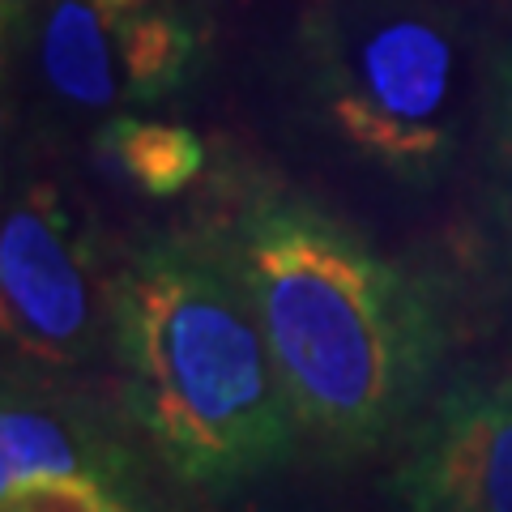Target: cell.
Wrapping results in <instances>:
<instances>
[{
	"instance_id": "1",
	"label": "cell",
	"mask_w": 512,
	"mask_h": 512,
	"mask_svg": "<svg viewBox=\"0 0 512 512\" xmlns=\"http://www.w3.org/2000/svg\"><path fill=\"white\" fill-rule=\"evenodd\" d=\"M303 436L372 453L427 406L444 363V303L308 197H256L227 235Z\"/></svg>"
},
{
	"instance_id": "2",
	"label": "cell",
	"mask_w": 512,
	"mask_h": 512,
	"mask_svg": "<svg viewBox=\"0 0 512 512\" xmlns=\"http://www.w3.org/2000/svg\"><path fill=\"white\" fill-rule=\"evenodd\" d=\"M124 406L188 487L231 491L286 466L303 423L222 244L158 235L107 286Z\"/></svg>"
},
{
	"instance_id": "3",
	"label": "cell",
	"mask_w": 512,
	"mask_h": 512,
	"mask_svg": "<svg viewBox=\"0 0 512 512\" xmlns=\"http://www.w3.org/2000/svg\"><path fill=\"white\" fill-rule=\"evenodd\" d=\"M461 35L419 0H376L316 39L312 82L325 124L406 184L448 167L461 111Z\"/></svg>"
},
{
	"instance_id": "4",
	"label": "cell",
	"mask_w": 512,
	"mask_h": 512,
	"mask_svg": "<svg viewBox=\"0 0 512 512\" xmlns=\"http://www.w3.org/2000/svg\"><path fill=\"white\" fill-rule=\"evenodd\" d=\"M384 487L397 512H512V376L470 367L431 393Z\"/></svg>"
},
{
	"instance_id": "5",
	"label": "cell",
	"mask_w": 512,
	"mask_h": 512,
	"mask_svg": "<svg viewBox=\"0 0 512 512\" xmlns=\"http://www.w3.org/2000/svg\"><path fill=\"white\" fill-rule=\"evenodd\" d=\"M0 325L22 359L43 367L77 363L99 338L82 244L52 192H26L0 227Z\"/></svg>"
},
{
	"instance_id": "6",
	"label": "cell",
	"mask_w": 512,
	"mask_h": 512,
	"mask_svg": "<svg viewBox=\"0 0 512 512\" xmlns=\"http://www.w3.org/2000/svg\"><path fill=\"white\" fill-rule=\"evenodd\" d=\"M128 457L82 410L9 384L0 410V491L35 478H107L124 487Z\"/></svg>"
},
{
	"instance_id": "7",
	"label": "cell",
	"mask_w": 512,
	"mask_h": 512,
	"mask_svg": "<svg viewBox=\"0 0 512 512\" xmlns=\"http://www.w3.org/2000/svg\"><path fill=\"white\" fill-rule=\"evenodd\" d=\"M39 52L47 86L64 103L111 107L124 90V82H116V22L90 0H56L47 9Z\"/></svg>"
},
{
	"instance_id": "8",
	"label": "cell",
	"mask_w": 512,
	"mask_h": 512,
	"mask_svg": "<svg viewBox=\"0 0 512 512\" xmlns=\"http://www.w3.org/2000/svg\"><path fill=\"white\" fill-rule=\"evenodd\" d=\"M103 150L116 158L120 171L137 188H146L150 197H175L180 188L197 180L201 163H205L197 133H188L180 124L133 120V116H120L107 124Z\"/></svg>"
},
{
	"instance_id": "9",
	"label": "cell",
	"mask_w": 512,
	"mask_h": 512,
	"mask_svg": "<svg viewBox=\"0 0 512 512\" xmlns=\"http://www.w3.org/2000/svg\"><path fill=\"white\" fill-rule=\"evenodd\" d=\"M120 73L133 99H158L184 82L192 60V30L171 13H146V18L116 22Z\"/></svg>"
},
{
	"instance_id": "10",
	"label": "cell",
	"mask_w": 512,
	"mask_h": 512,
	"mask_svg": "<svg viewBox=\"0 0 512 512\" xmlns=\"http://www.w3.org/2000/svg\"><path fill=\"white\" fill-rule=\"evenodd\" d=\"M483 171H487V214H491L495 244H500L508 282H512V43L500 47L487 77Z\"/></svg>"
},
{
	"instance_id": "11",
	"label": "cell",
	"mask_w": 512,
	"mask_h": 512,
	"mask_svg": "<svg viewBox=\"0 0 512 512\" xmlns=\"http://www.w3.org/2000/svg\"><path fill=\"white\" fill-rule=\"evenodd\" d=\"M0 512H137V500L107 478H35L0 491Z\"/></svg>"
},
{
	"instance_id": "12",
	"label": "cell",
	"mask_w": 512,
	"mask_h": 512,
	"mask_svg": "<svg viewBox=\"0 0 512 512\" xmlns=\"http://www.w3.org/2000/svg\"><path fill=\"white\" fill-rule=\"evenodd\" d=\"M90 5H99L103 13H128V9H141L146 0H90Z\"/></svg>"
},
{
	"instance_id": "13",
	"label": "cell",
	"mask_w": 512,
	"mask_h": 512,
	"mask_svg": "<svg viewBox=\"0 0 512 512\" xmlns=\"http://www.w3.org/2000/svg\"><path fill=\"white\" fill-rule=\"evenodd\" d=\"M137 512H146V508H141V504H137Z\"/></svg>"
}]
</instances>
